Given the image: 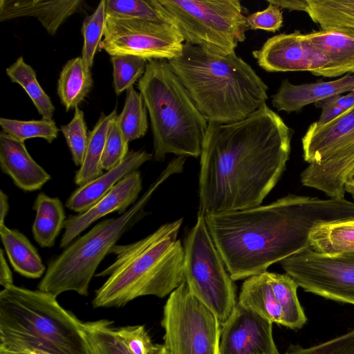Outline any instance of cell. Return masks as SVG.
I'll list each match as a JSON object with an SVG mask.
<instances>
[{"mask_svg":"<svg viewBox=\"0 0 354 354\" xmlns=\"http://www.w3.org/2000/svg\"><path fill=\"white\" fill-rule=\"evenodd\" d=\"M292 136L266 104L238 122H208L200 156V211L205 215L260 205L286 169Z\"/></svg>","mask_w":354,"mask_h":354,"instance_id":"6da1fadb","label":"cell"},{"mask_svg":"<svg viewBox=\"0 0 354 354\" xmlns=\"http://www.w3.org/2000/svg\"><path fill=\"white\" fill-rule=\"evenodd\" d=\"M354 218V202L289 194L265 205L205 214L208 230L233 281L267 271L311 246L317 226Z\"/></svg>","mask_w":354,"mask_h":354,"instance_id":"7a4b0ae2","label":"cell"},{"mask_svg":"<svg viewBox=\"0 0 354 354\" xmlns=\"http://www.w3.org/2000/svg\"><path fill=\"white\" fill-rule=\"evenodd\" d=\"M168 62L208 122L242 120L268 99V86L235 52L220 55L185 42Z\"/></svg>","mask_w":354,"mask_h":354,"instance_id":"3957f363","label":"cell"},{"mask_svg":"<svg viewBox=\"0 0 354 354\" xmlns=\"http://www.w3.org/2000/svg\"><path fill=\"white\" fill-rule=\"evenodd\" d=\"M183 218L160 225L147 236L115 245L114 261L95 274L108 277L95 290L93 308L122 307L146 295L165 297L185 280L184 249L178 234Z\"/></svg>","mask_w":354,"mask_h":354,"instance_id":"277c9868","label":"cell"},{"mask_svg":"<svg viewBox=\"0 0 354 354\" xmlns=\"http://www.w3.org/2000/svg\"><path fill=\"white\" fill-rule=\"evenodd\" d=\"M83 326L54 294L14 284L0 292V348L17 353L91 354Z\"/></svg>","mask_w":354,"mask_h":354,"instance_id":"5b68a950","label":"cell"},{"mask_svg":"<svg viewBox=\"0 0 354 354\" xmlns=\"http://www.w3.org/2000/svg\"><path fill=\"white\" fill-rule=\"evenodd\" d=\"M138 88L149 115L153 159L162 162L168 153L200 157L208 121L168 60H147Z\"/></svg>","mask_w":354,"mask_h":354,"instance_id":"8992f818","label":"cell"},{"mask_svg":"<svg viewBox=\"0 0 354 354\" xmlns=\"http://www.w3.org/2000/svg\"><path fill=\"white\" fill-rule=\"evenodd\" d=\"M174 173H178V169L169 163L158 178L126 212L118 217L102 220L73 241L49 262L38 290L56 296L66 291L87 296L90 282L101 261L123 234L147 214L145 206L152 194Z\"/></svg>","mask_w":354,"mask_h":354,"instance_id":"52a82bcc","label":"cell"},{"mask_svg":"<svg viewBox=\"0 0 354 354\" xmlns=\"http://www.w3.org/2000/svg\"><path fill=\"white\" fill-rule=\"evenodd\" d=\"M186 43L220 55L235 52L249 26L237 0H158Z\"/></svg>","mask_w":354,"mask_h":354,"instance_id":"ba28073f","label":"cell"},{"mask_svg":"<svg viewBox=\"0 0 354 354\" xmlns=\"http://www.w3.org/2000/svg\"><path fill=\"white\" fill-rule=\"evenodd\" d=\"M184 274L192 293L217 317L222 326L234 310L236 286L199 211L183 245Z\"/></svg>","mask_w":354,"mask_h":354,"instance_id":"9c48e42d","label":"cell"},{"mask_svg":"<svg viewBox=\"0 0 354 354\" xmlns=\"http://www.w3.org/2000/svg\"><path fill=\"white\" fill-rule=\"evenodd\" d=\"M161 325L163 345L171 354H218L219 321L192 293L185 280L169 295Z\"/></svg>","mask_w":354,"mask_h":354,"instance_id":"30bf717a","label":"cell"},{"mask_svg":"<svg viewBox=\"0 0 354 354\" xmlns=\"http://www.w3.org/2000/svg\"><path fill=\"white\" fill-rule=\"evenodd\" d=\"M303 156L328 185L341 189L354 169V106L325 124L312 123L301 139Z\"/></svg>","mask_w":354,"mask_h":354,"instance_id":"8fae6325","label":"cell"},{"mask_svg":"<svg viewBox=\"0 0 354 354\" xmlns=\"http://www.w3.org/2000/svg\"><path fill=\"white\" fill-rule=\"evenodd\" d=\"M279 263L305 291L354 305V252L328 255L310 246Z\"/></svg>","mask_w":354,"mask_h":354,"instance_id":"7c38bea8","label":"cell"},{"mask_svg":"<svg viewBox=\"0 0 354 354\" xmlns=\"http://www.w3.org/2000/svg\"><path fill=\"white\" fill-rule=\"evenodd\" d=\"M184 39L176 26L130 18L106 17L100 48L109 55H132L147 60L180 56Z\"/></svg>","mask_w":354,"mask_h":354,"instance_id":"4fadbf2b","label":"cell"},{"mask_svg":"<svg viewBox=\"0 0 354 354\" xmlns=\"http://www.w3.org/2000/svg\"><path fill=\"white\" fill-rule=\"evenodd\" d=\"M252 54L268 72L306 71L321 76L328 63L324 54L299 30L272 36Z\"/></svg>","mask_w":354,"mask_h":354,"instance_id":"5bb4252c","label":"cell"},{"mask_svg":"<svg viewBox=\"0 0 354 354\" xmlns=\"http://www.w3.org/2000/svg\"><path fill=\"white\" fill-rule=\"evenodd\" d=\"M272 324L237 303L221 326L218 354H279Z\"/></svg>","mask_w":354,"mask_h":354,"instance_id":"9a60e30c","label":"cell"},{"mask_svg":"<svg viewBox=\"0 0 354 354\" xmlns=\"http://www.w3.org/2000/svg\"><path fill=\"white\" fill-rule=\"evenodd\" d=\"M142 188L140 172L131 171L87 211L70 215L64 223L60 248L68 247L84 230L106 215L115 212L122 214L126 212L137 202Z\"/></svg>","mask_w":354,"mask_h":354,"instance_id":"2e32d148","label":"cell"},{"mask_svg":"<svg viewBox=\"0 0 354 354\" xmlns=\"http://www.w3.org/2000/svg\"><path fill=\"white\" fill-rule=\"evenodd\" d=\"M354 89V74L329 82L294 84L285 79L272 97V104L279 111L297 112L304 106Z\"/></svg>","mask_w":354,"mask_h":354,"instance_id":"e0dca14e","label":"cell"},{"mask_svg":"<svg viewBox=\"0 0 354 354\" xmlns=\"http://www.w3.org/2000/svg\"><path fill=\"white\" fill-rule=\"evenodd\" d=\"M0 167L15 185L25 192L40 189L50 174L31 157L21 142L0 132Z\"/></svg>","mask_w":354,"mask_h":354,"instance_id":"ac0fdd59","label":"cell"},{"mask_svg":"<svg viewBox=\"0 0 354 354\" xmlns=\"http://www.w3.org/2000/svg\"><path fill=\"white\" fill-rule=\"evenodd\" d=\"M82 0H0V21L32 17L36 18L50 35L84 6Z\"/></svg>","mask_w":354,"mask_h":354,"instance_id":"d6986e66","label":"cell"},{"mask_svg":"<svg viewBox=\"0 0 354 354\" xmlns=\"http://www.w3.org/2000/svg\"><path fill=\"white\" fill-rule=\"evenodd\" d=\"M152 157V153L145 150L129 151L118 165L76 189L68 198L66 207L78 214L87 211L124 176L138 170Z\"/></svg>","mask_w":354,"mask_h":354,"instance_id":"ffe728a7","label":"cell"},{"mask_svg":"<svg viewBox=\"0 0 354 354\" xmlns=\"http://www.w3.org/2000/svg\"><path fill=\"white\" fill-rule=\"evenodd\" d=\"M308 39L327 57L322 75L336 77L354 74V30L328 29L306 33Z\"/></svg>","mask_w":354,"mask_h":354,"instance_id":"44dd1931","label":"cell"},{"mask_svg":"<svg viewBox=\"0 0 354 354\" xmlns=\"http://www.w3.org/2000/svg\"><path fill=\"white\" fill-rule=\"evenodd\" d=\"M237 303L272 323L285 326L283 308L271 288L266 272L245 279Z\"/></svg>","mask_w":354,"mask_h":354,"instance_id":"7402d4cb","label":"cell"},{"mask_svg":"<svg viewBox=\"0 0 354 354\" xmlns=\"http://www.w3.org/2000/svg\"><path fill=\"white\" fill-rule=\"evenodd\" d=\"M0 236L6 254L15 272L30 279L40 278L46 268L28 239L19 230L0 224Z\"/></svg>","mask_w":354,"mask_h":354,"instance_id":"603a6c76","label":"cell"},{"mask_svg":"<svg viewBox=\"0 0 354 354\" xmlns=\"http://www.w3.org/2000/svg\"><path fill=\"white\" fill-rule=\"evenodd\" d=\"M32 209L36 212L32 227L34 239L41 248L53 247L66 219L62 201L40 193Z\"/></svg>","mask_w":354,"mask_h":354,"instance_id":"cb8c5ba5","label":"cell"},{"mask_svg":"<svg viewBox=\"0 0 354 354\" xmlns=\"http://www.w3.org/2000/svg\"><path fill=\"white\" fill-rule=\"evenodd\" d=\"M117 115L116 109L108 115L102 113L93 129L88 133L84 159L74 178L75 183L79 187L103 174L102 160L106 140L110 126Z\"/></svg>","mask_w":354,"mask_h":354,"instance_id":"d4e9b609","label":"cell"},{"mask_svg":"<svg viewBox=\"0 0 354 354\" xmlns=\"http://www.w3.org/2000/svg\"><path fill=\"white\" fill-rule=\"evenodd\" d=\"M93 84L91 69L86 68L81 57L73 58L64 65L57 81V93L66 111L78 106Z\"/></svg>","mask_w":354,"mask_h":354,"instance_id":"484cf974","label":"cell"},{"mask_svg":"<svg viewBox=\"0 0 354 354\" xmlns=\"http://www.w3.org/2000/svg\"><path fill=\"white\" fill-rule=\"evenodd\" d=\"M311 246L328 255L354 252V218L324 223L310 234Z\"/></svg>","mask_w":354,"mask_h":354,"instance_id":"4316f807","label":"cell"},{"mask_svg":"<svg viewBox=\"0 0 354 354\" xmlns=\"http://www.w3.org/2000/svg\"><path fill=\"white\" fill-rule=\"evenodd\" d=\"M304 12L321 30H354V0H306Z\"/></svg>","mask_w":354,"mask_h":354,"instance_id":"83f0119b","label":"cell"},{"mask_svg":"<svg viewBox=\"0 0 354 354\" xmlns=\"http://www.w3.org/2000/svg\"><path fill=\"white\" fill-rule=\"evenodd\" d=\"M104 4L106 17L159 22L176 27L172 17L158 0H104Z\"/></svg>","mask_w":354,"mask_h":354,"instance_id":"f1b7e54d","label":"cell"},{"mask_svg":"<svg viewBox=\"0 0 354 354\" xmlns=\"http://www.w3.org/2000/svg\"><path fill=\"white\" fill-rule=\"evenodd\" d=\"M6 73L12 82L24 89L43 119L53 120L55 108L37 81L35 71L24 62L23 56L8 67Z\"/></svg>","mask_w":354,"mask_h":354,"instance_id":"f546056e","label":"cell"},{"mask_svg":"<svg viewBox=\"0 0 354 354\" xmlns=\"http://www.w3.org/2000/svg\"><path fill=\"white\" fill-rule=\"evenodd\" d=\"M271 288L283 308L285 326L300 328L306 322V317L299 301L297 283L287 274L266 271Z\"/></svg>","mask_w":354,"mask_h":354,"instance_id":"4dcf8cb0","label":"cell"},{"mask_svg":"<svg viewBox=\"0 0 354 354\" xmlns=\"http://www.w3.org/2000/svg\"><path fill=\"white\" fill-rule=\"evenodd\" d=\"M83 328L91 354H132L111 321L85 322Z\"/></svg>","mask_w":354,"mask_h":354,"instance_id":"1f68e13d","label":"cell"},{"mask_svg":"<svg viewBox=\"0 0 354 354\" xmlns=\"http://www.w3.org/2000/svg\"><path fill=\"white\" fill-rule=\"evenodd\" d=\"M147 109L140 92L133 86L126 91L123 109L118 120L120 129L129 142L143 137L148 129Z\"/></svg>","mask_w":354,"mask_h":354,"instance_id":"d6a6232c","label":"cell"},{"mask_svg":"<svg viewBox=\"0 0 354 354\" xmlns=\"http://www.w3.org/2000/svg\"><path fill=\"white\" fill-rule=\"evenodd\" d=\"M2 131L21 141L33 138H41L51 143L57 138L59 129L53 120H19L0 118Z\"/></svg>","mask_w":354,"mask_h":354,"instance_id":"836d02e7","label":"cell"},{"mask_svg":"<svg viewBox=\"0 0 354 354\" xmlns=\"http://www.w3.org/2000/svg\"><path fill=\"white\" fill-rule=\"evenodd\" d=\"M106 22L104 0H102L95 11L86 17L82 23L84 44L81 57L88 69L93 65L95 55L104 37Z\"/></svg>","mask_w":354,"mask_h":354,"instance_id":"e575fe53","label":"cell"},{"mask_svg":"<svg viewBox=\"0 0 354 354\" xmlns=\"http://www.w3.org/2000/svg\"><path fill=\"white\" fill-rule=\"evenodd\" d=\"M115 93L120 95L133 86L145 72L147 60L132 55L111 56Z\"/></svg>","mask_w":354,"mask_h":354,"instance_id":"d590c367","label":"cell"},{"mask_svg":"<svg viewBox=\"0 0 354 354\" xmlns=\"http://www.w3.org/2000/svg\"><path fill=\"white\" fill-rule=\"evenodd\" d=\"M66 144L71 151L73 161L76 166H81L85 156L88 133L84 112L78 107L75 108L74 115L71 122L60 127Z\"/></svg>","mask_w":354,"mask_h":354,"instance_id":"8d00e7d4","label":"cell"},{"mask_svg":"<svg viewBox=\"0 0 354 354\" xmlns=\"http://www.w3.org/2000/svg\"><path fill=\"white\" fill-rule=\"evenodd\" d=\"M129 142L124 137L118 120H113L106 140L102 168L109 171L121 163L129 153Z\"/></svg>","mask_w":354,"mask_h":354,"instance_id":"74e56055","label":"cell"},{"mask_svg":"<svg viewBox=\"0 0 354 354\" xmlns=\"http://www.w3.org/2000/svg\"><path fill=\"white\" fill-rule=\"evenodd\" d=\"M286 354H354V328L334 339L308 348L291 346Z\"/></svg>","mask_w":354,"mask_h":354,"instance_id":"f35d334b","label":"cell"},{"mask_svg":"<svg viewBox=\"0 0 354 354\" xmlns=\"http://www.w3.org/2000/svg\"><path fill=\"white\" fill-rule=\"evenodd\" d=\"M116 332L132 354H154L153 344L144 326H127L116 328Z\"/></svg>","mask_w":354,"mask_h":354,"instance_id":"ab89813d","label":"cell"},{"mask_svg":"<svg viewBox=\"0 0 354 354\" xmlns=\"http://www.w3.org/2000/svg\"><path fill=\"white\" fill-rule=\"evenodd\" d=\"M246 20L250 29L264 30L274 32L283 25V13L277 6L268 3V7L261 11L248 15Z\"/></svg>","mask_w":354,"mask_h":354,"instance_id":"60d3db41","label":"cell"},{"mask_svg":"<svg viewBox=\"0 0 354 354\" xmlns=\"http://www.w3.org/2000/svg\"><path fill=\"white\" fill-rule=\"evenodd\" d=\"M315 104L321 109L316 122L321 124L327 123L354 106V89L346 95L331 97Z\"/></svg>","mask_w":354,"mask_h":354,"instance_id":"b9f144b4","label":"cell"},{"mask_svg":"<svg viewBox=\"0 0 354 354\" xmlns=\"http://www.w3.org/2000/svg\"><path fill=\"white\" fill-rule=\"evenodd\" d=\"M0 284L3 288L13 285L12 272L6 262L2 249L0 250Z\"/></svg>","mask_w":354,"mask_h":354,"instance_id":"7bdbcfd3","label":"cell"},{"mask_svg":"<svg viewBox=\"0 0 354 354\" xmlns=\"http://www.w3.org/2000/svg\"><path fill=\"white\" fill-rule=\"evenodd\" d=\"M268 3L289 10L304 11L306 0H268Z\"/></svg>","mask_w":354,"mask_h":354,"instance_id":"ee69618b","label":"cell"},{"mask_svg":"<svg viewBox=\"0 0 354 354\" xmlns=\"http://www.w3.org/2000/svg\"><path fill=\"white\" fill-rule=\"evenodd\" d=\"M9 209L8 198L6 194L0 190V224H3Z\"/></svg>","mask_w":354,"mask_h":354,"instance_id":"f6af8a7d","label":"cell"},{"mask_svg":"<svg viewBox=\"0 0 354 354\" xmlns=\"http://www.w3.org/2000/svg\"><path fill=\"white\" fill-rule=\"evenodd\" d=\"M345 192L354 196V169L348 176L345 183Z\"/></svg>","mask_w":354,"mask_h":354,"instance_id":"bcb514c9","label":"cell"},{"mask_svg":"<svg viewBox=\"0 0 354 354\" xmlns=\"http://www.w3.org/2000/svg\"><path fill=\"white\" fill-rule=\"evenodd\" d=\"M154 354H171L163 344H156Z\"/></svg>","mask_w":354,"mask_h":354,"instance_id":"7dc6e473","label":"cell"},{"mask_svg":"<svg viewBox=\"0 0 354 354\" xmlns=\"http://www.w3.org/2000/svg\"><path fill=\"white\" fill-rule=\"evenodd\" d=\"M0 354H31L28 353H17L6 350L3 348H0Z\"/></svg>","mask_w":354,"mask_h":354,"instance_id":"c3c4849f","label":"cell"},{"mask_svg":"<svg viewBox=\"0 0 354 354\" xmlns=\"http://www.w3.org/2000/svg\"><path fill=\"white\" fill-rule=\"evenodd\" d=\"M30 353H31V354H48L47 353H44V352L39 351H32Z\"/></svg>","mask_w":354,"mask_h":354,"instance_id":"681fc988","label":"cell"}]
</instances>
